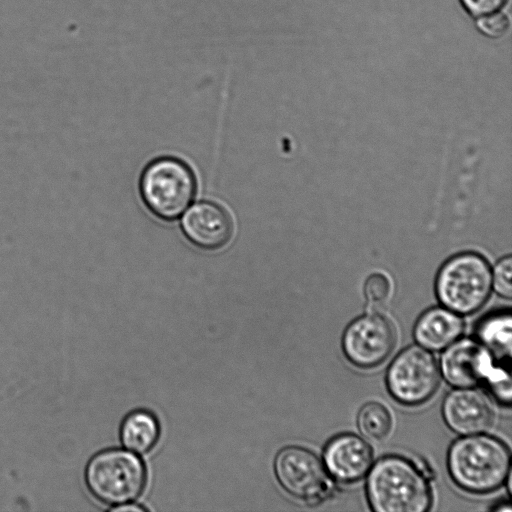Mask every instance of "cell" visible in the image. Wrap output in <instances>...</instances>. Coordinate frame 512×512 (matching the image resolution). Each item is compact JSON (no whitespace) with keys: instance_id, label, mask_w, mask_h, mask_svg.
Here are the masks:
<instances>
[{"instance_id":"cell-1","label":"cell","mask_w":512,"mask_h":512,"mask_svg":"<svg viewBox=\"0 0 512 512\" xmlns=\"http://www.w3.org/2000/svg\"><path fill=\"white\" fill-rule=\"evenodd\" d=\"M430 473L398 455L384 456L367 473L366 496L375 512H427L433 503Z\"/></svg>"},{"instance_id":"cell-2","label":"cell","mask_w":512,"mask_h":512,"mask_svg":"<svg viewBox=\"0 0 512 512\" xmlns=\"http://www.w3.org/2000/svg\"><path fill=\"white\" fill-rule=\"evenodd\" d=\"M511 454L500 439L479 433L456 439L447 453L452 481L463 491L482 495L498 490L510 478Z\"/></svg>"},{"instance_id":"cell-3","label":"cell","mask_w":512,"mask_h":512,"mask_svg":"<svg viewBox=\"0 0 512 512\" xmlns=\"http://www.w3.org/2000/svg\"><path fill=\"white\" fill-rule=\"evenodd\" d=\"M511 363L498 359L476 337L459 338L441 355V377L455 388L482 385L502 406L512 401Z\"/></svg>"},{"instance_id":"cell-4","label":"cell","mask_w":512,"mask_h":512,"mask_svg":"<svg viewBox=\"0 0 512 512\" xmlns=\"http://www.w3.org/2000/svg\"><path fill=\"white\" fill-rule=\"evenodd\" d=\"M492 289V271L486 259L473 252L457 254L440 268L435 293L441 305L459 315L477 312Z\"/></svg>"},{"instance_id":"cell-5","label":"cell","mask_w":512,"mask_h":512,"mask_svg":"<svg viewBox=\"0 0 512 512\" xmlns=\"http://www.w3.org/2000/svg\"><path fill=\"white\" fill-rule=\"evenodd\" d=\"M139 188L146 207L158 218L172 221L192 202L196 179L185 162L174 157H160L146 166Z\"/></svg>"},{"instance_id":"cell-6","label":"cell","mask_w":512,"mask_h":512,"mask_svg":"<svg viewBox=\"0 0 512 512\" xmlns=\"http://www.w3.org/2000/svg\"><path fill=\"white\" fill-rule=\"evenodd\" d=\"M85 479L100 501L120 505L137 498L146 482L144 464L135 454L109 449L96 454L86 467Z\"/></svg>"},{"instance_id":"cell-7","label":"cell","mask_w":512,"mask_h":512,"mask_svg":"<svg viewBox=\"0 0 512 512\" xmlns=\"http://www.w3.org/2000/svg\"><path fill=\"white\" fill-rule=\"evenodd\" d=\"M440 379V369L435 357L429 350L419 345H411L392 360L385 382L390 396L396 402L415 407L432 398L439 387Z\"/></svg>"},{"instance_id":"cell-8","label":"cell","mask_w":512,"mask_h":512,"mask_svg":"<svg viewBox=\"0 0 512 512\" xmlns=\"http://www.w3.org/2000/svg\"><path fill=\"white\" fill-rule=\"evenodd\" d=\"M274 471L281 487L306 504L320 503L331 493L330 476L323 462L304 447L281 449L274 460Z\"/></svg>"},{"instance_id":"cell-9","label":"cell","mask_w":512,"mask_h":512,"mask_svg":"<svg viewBox=\"0 0 512 512\" xmlns=\"http://www.w3.org/2000/svg\"><path fill=\"white\" fill-rule=\"evenodd\" d=\"M396 333L392 323L379 313H366L350 322L342 336L346 359L361 369L381 365L392 353Z\"/></svg>"},{"instance_id":"cell-10","label":"cell","mask_w":512,"mask_h":512,"mask_svg":"<svg viewBox=\"0 0 512 512\" xmlns=\"http://www.w3.org/2000/svg\"><path fill=\"white\" fill-rule=\"evenodd\" d=\"M441 412L447 427L460 436L484 433L494 419L490 399L475 387L450 391L443 399Z\"/></svg>"},{"instance_id":"cell-11","label":"cell","mask_w":512,"mask_h":512,"mask_svg":"<svg viewBox=\"0 0 512 512\" xmlns=\"http://www.w3.org/2000/svg\"><path fill=\"white\" fill-rule=\"evenodd\" d=\"M373 460V450L367 441L356 434L343 433L327 442L322 462L335 481L353 484L367 475Z\"/></svg>"},{"instance_id":"cell-12","label":"cell","mask_w":512,"mask_h":512,"mask_svg":"<svg viewBox=\"0 0 512 512\" xmlns=\"http://www.w3.org/2000/svg\"><path fill=\"white\" fill-rule=\"evenodd\" d=\"M182 229L194 245L205 250L225 246L233 234V221L229 213L217 203L201 201L184 215Z\"/></svg>"},{"instance_id":"cell-13","label":"cell","mask_w":512,"mask_h":512,"mask_svg":"<svg viewBox=\"0 0 512 512\" xmlns=\"http://www.w3.org/2000/svg\"><path fill=\"white\" fill-rule=\"evenodd\" d=\"M463 318L443 307H432L417 319L413 336L416 343L430 351H441L461 337Z\"/></svg>"},{"instance_id":"cell-14","label":"cell","mask_w":512,"mask_h":512,"mask_svg":"<svg viewBox=\"0 0 512 512\" xmlns=\"http://www.w3.org/2000/svg\"><path fill=\"white\" fill-rule=\"evenodd\" d=\"M160 427L156 417L148 411L129 413L120 427V439L125 448L136 453H146L157 443Z\"/></svg>"},{"instance_id":"cell-15","label":"cell","mask_w":512,"mask_h":512,"mask_svg":"<svg viewBox=\"0 0 512 512\" xmlns=\"http://www.w3.org/2000/svg\"><path fill=\"white\" fill-rule=\"evenodd\" d=\"M512 319L509 310L494 312L482 319L475 337L498 359L511 363Z\"/></svg>"},{"instance_id":"cell-16","label":"cell","mask_w":512,"mask_h":512,"mask_svg":"<svg viewBox=\"0 0 512 512\" xmlns=\"http://www.w3.org/2000/svg\"><path fill=\"white\" fill-rule=\"evenodd\" d=\"M357 425L364 437L381 441L392 429V416L385 405L371 401L361 407L357 416Z\"/></svg>"},{"instance_id":"cell-17","label":"cell","mask_w":512,"mask_h":512,"mask_svg":"<svg viewBox=\"0 0 512 512\" xmlns=\"http://www.w3.org/2000/svg\"><path fill=\"white\" fill-rule=\"evenodd\" d=\"M391 292V282L383 273H373L365 281L364 295L371 305L384 303Z\"/></svg>"},{"instance_id":"cell-18","label":"cell","mask_w":512,"mask_h":512,"mask_svg":"<svg viewBox=\"0 0 512 512\" xmlns=\"http://www.w3.org/2000/svg\"><path fill=\"white\" fill-rule=\"evenodd\" d=\"M511 275L512 259L508 255L497 262L492 273V287L499 296L507 299L512 296Z\"/></svg>"},{"instance_id":"cell-19","label":"cell","mask_w":512,"mask_h":512,"mask_svg":"<svg viewBox=\"0 0 512 512\" xmlns=\"http://www.w3.org/2000/svg\"><path fill=\"white\" fill-rule=\"evenodd\" d=\"M476 26L485 36L490 38H500L507 33L510 22L504 13L496 11L478 17Z\"/></svg>"},{"instance_id":"cell-20","label":"cell","mask_w":512,"mask_h":512,"mask_svg":"<svg viewBox=\"0 0 512 512\" xmlns=\"http://www.w3.org/2000/svg\"><path fill=\"white\" fill-rule=\"evenodd\" d=\"M464 9L474 17L499 11L507 0H460Z\"/></svg>"},{"instance_id":"cell-21","label":"cell","mask_w":512,"mask_h":512,"mask_svg":"<svg viewBox=\"0 0 512 512\" xmlns=\"http://www.w3.org/2000/svg\"><path fill=\"white\" fill-rule=\"evenodd\" d=\"M113 510L115 511H120V512H125V511H132V512H141V511H145V509L141 506H138V505H133V504H120V505H116L115 508H113Z\"/></svg>"}]
</instances>
